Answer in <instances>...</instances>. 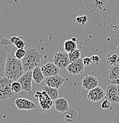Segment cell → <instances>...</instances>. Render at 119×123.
Masks as SVG:
<instances>
[{
  "mask_svg": "<svg viewBox=\"0 0 119 123\" xmlns=\"http://www.w3.org/2000/svg\"><path fill=\"white\" fill-rule=\"evenodd\" d=\"M110 84H114V85H119V79H116V80H113V81L110 82Z\"/></svg>",
  "mask_w": 119,
  "mask_h": 123,
  "instance_id": "d6a6232c",
  "label": "cell"
},
{
  "mask_svg": "<svg viewBox=\"0 0 119 123\" xmlns=\"http://www.w3.org/2000/svg\"><path fill=\"white\" fill-rule=\"evenodd\" d=\"M34 97L39 99V105L42 110H48L53 105V100L45 91H36Z\"/></svg>",
  "mask_w": 119,
  "mask_h": 123,
  "instance_id": "8992f818",
  "label": "cell"
},
{
  "mask_svg": "<svg viewBox=\"0 0 119 123\" xmlns=\"http://www.w3.org/2000/svg\"><path fill=\"white\" fill-rule=\"evenodd\" d=\"M65 112L66 113L64 115V118L67 123L74 122L78 117V112L75 109L69 110Z\"/></svg>",
  "mask_w": 119,
  "mask_h": 123,
  "instance_id": "d6986e66",
  "label": "cell"
},
{
  "mask_svg": "<svg viewBox=\"0 0 119 123\" xmlns=\"http://www.w3.org/2000/svg\"><path fill=\"white\" fill-rule=\"evenodd\" d=\"M41 69L44 76L45 78H48L59 75L60 69L53 63H47L41 67Z\"/></svg>",
  "mask_w": 119,
  "mask_h": 123,
  "instance_id": "4fadbf2b",
  "label": "cell"
},
{
  "mask_svg": "<svg viewBox=\"0 0 119 123\" xmlns=\"http://www.w3.org/2000/svg\"><path fill=\"white\" fill-rule=\"evenodd\" d=\"M32 75H33V80L37 84H40L45 79V77L43 75L42 69L40 66L35 68L32 70Z\"/></svg>",
  "mask_w": 119,
  "mask_h": 123,
  "instance_id": "e0dca14e",
  "label": "cell"
},
{
  "mask_svg": "<svg viewBox=\"0 0 119 123\" xmlns=\"http://www.w3.org/2000/svg\"><path fill=\"white\" fill-rule=\"evenodd\" d=\"M117 89H118V92L119 95V85H117Z\"/></svg>",
  "mask_w": 119,
  "mask_h": 123,
  "instance_id": "e575fe53",
  "label": "cell"
},
{
  "mask_svg": "<svg viewBox=\"0 0 119 123\" xmlns=\"http://www.w3.org/2000/svg\"><path fill=\"white\" fill-rule=\"evenodd\" d=\"M25 55V50L24 49H18L14 53L15 57L17 59L20 60V61H21L24 58Z\"/></svg>",
  "mask_w": 119,
  "mask_h": 123,
  "instance_id": "484cf974",
  "label": "cell"
},
{
  "mask_svg": "<svg viewBox=\"0 0 119 123\" xmlns=\"http://www.w3.org/2000/svg\"><path fill=\"white\" fill-rule=\"evenodd\" d=\"M114 123H119V112L116 114L114 119Z\"/></svg>",
  "mask_w": 119,
  "mask_h": 123,
  "instance_id": "4dcf8cb0",
  "label": "cell"
},
{
  "mask_svg": "<svg viewBox=\"0 0 119 123\" xmlns=\"http://www.w3.org/2000/svg\"><path fill=\"white\" fill-rule=\"evenodd\" d=\"M12 82L6 77L0 79V100L7 101L12 98L14 93L11 90Z\"/></svg>",
  "mask_w": 119,
  "mask_h": 123,
  "instance_id": "3957f363",
  "label": "cell"
},
{
  "mask_svg": "<svg viewBox=\"0 0 119 123\" xmlns=\"http://www.w3.org/2000/svg\"><path fill=\"white\" fill-rule=\"evenodd\" d=\"M111 102L108 99H106L104 101L102 102L101 107L103 109V110H108V109L111 108Z\"/></svg>",
  "mask_w": 119,
  "mask_h": 123,
  "instance_id": "83f0119b",
  "label": "cell"
},
{
  "mask_svg": "<svg viewBox=\"0 0 119 123\" xmlns=\"http://www.w3.org/2000/svg\"><path fill=\"white\" fill-rule=\"evenodd\" d=\"M84 6L92 12L106 11L108 0H83Z\"/></svg>",
  "mask_w": 119,
  "mask_h": 123,
  "instance_id": "277c9868",
  "label": "cell"
},
{
  "mask_svg": "<svg viewBox=\"0 0 119 123\" xmlns=\"http://www.w3.org/2000/svg\"><path fill=\"white\" fill-rule=\"evenodd\" d=\"M32 70L25 72L18 80V82L21 84L22 90L29 93L32 92V81H33Z\"/></svg>",
  "mask_w": 119,
  "mask_h": 123,
  "instance_id": "52a82bcc",
  "label": "cell"
},
{
  "mask_svg": "<svg viewBox=\"0 0 119 123\" xmlns=\"http://www.w3.org/2000/svg\"><path fill=\"white\" fill-rule=\"evenodd\" d=\"M119 78V63L111 66L109 70V81L111 82Z\"/></svg>",
  "mask_w": 119,
  "mask_h": 123,
  "instance_id": "ffe728a7",
  "label": "cell"
},
{
  "mask_svg": "<svg viewBox=\"0 0 119 123\" xmlns=\"http://www.w3.org/2000/svg\"><path fill=\"white\" fill-rule=\"evenodd\" d=\"M65 51L68 53L74 52L77 49V44L76 42H74L72 40H68L65 42L63 44Z\"/></svg>",
  "mask_w": 119,
  "mask_h": 123,
  "instance_id": "44dd1931",
  "label": "cell"
},
{
  "mask_svg": "<svg viewBox=\"0 0 119 123\" xmlns=\"http://www.w3.org/2000/svg\"><path fill=\"white\" fill-rule=\"evenodd\" d=\"M99 82L95 76L92 75H86L82 80V88L85 90L90 91L98 86Z\"/></svg>",
  "mask_w": 119,
  "mask_h": 123,
  "instance_id": "8fae6325",
  "label": "cell"
},
{
  "mask_svg": "<svg viewBox=\"0 0 119 123\" xmlns=\"http://www.w3.org/2000/svg\"><path fill=\"white\" fill-rule=\"evenodd\" d=\"M106 99H108L111 103H119V95L117 85L110 84L106 89Z\"/></svg>",
  "mask_w": 119,
  "mask_h": 123,
  "instance_id": "9c48e42d",
  "label": "cell"
},
{
  "mask_svg": "<svg viewBox=\"0 0 119 123\" xmlns=\"http://www.w3.org/2000/svg\"><path fill=\"white\" fill-rule=\"evenodd\" d=\"M118 105H119V102L118 103Z\"/></svg>",
  "mask_w": 119,
  "mask_h": 123,
  "instance_id": "d590c367",
  "label": "cell"
},
{
  "mask_svg": "<svg viewBox=\"0 0 119 123\" xmlns=\"http://www.w3.org/2000/svg\"><path fill=\"white\" fill-rule=\"evenodd\" d=\"M44 81L48 86L59 89L63 84L65 79L61 75H57L55 76L45 78Z\"/></svg>",
  "mask_w": 119,
  "mask_h": 123,
  "instance_id": "7c38bea8",
  "label": "cell"
},
{
  "mask_svg": "<svg viewBox=\"0 0 119 123\" xmlns=\"http://www.w3.org/2000/svg\"><path fill=\"white\" fill-rule=\"evenodd\" d=\"M11 88V90L14 93H19L21 91H22V87H21V84L18 81H15L12 82Z\"/></svg>",
  "mask_w": 119,
  "mask_h": 123,
  "instance_id": "d4e9b609",
  "label": "cell"
},
{
  "mask_svg": "<svg viewBox=\"0 0 119 123\" xmlns=\"http://www.w3.org/2000/svg\"><path fill=\"white\" fill-rule=\"evenodd\" d=\"M53 63L61 69H66L71 63L68 53L64 52H56L53 56Z\"/></svg>",
  "mask_w": 119,
  "mask_h": 123,
  "instance_id": "5b68a950",
  "label": "cell"
},
{
  "mask_svg": "<svg viewBox=\"0 0 119 123\" xmlns=\"http://www.w3.org/2000/svg\"><path fill=\"white\" fill-rule=\"evenodd\" d=\"M12 44L11 42L10 39H7V38H2L1 40H0V45L4 46H8L11 45Z\"/></svg>",
  "mask_w": 119,
  "mask_h": 123,
  "instance_id": "f1b7e54d",
  "label": "cell"
},
{
  "mask_svg": "<svg viewBox=\"0 0 119 123\" xmlns=\"http://www.w3.org/2000/svg\"><path fill=\"white\" fill-rule=\"evenodd\" d=\"M106 97V92L101 87L97 86L91 90L89 91L88 93V99L93 102H99Z\"/></svg>",
  "mask_w": 119,
  "mask_h": 123,
  "instance_id": "30bf717a",
  "label": "cell"
},
{
  "mask_svg": "<svg viewBox=\"0 0 119 123\" xmlns=\"http://www.w3.org/2000/svg\"><path fill=\"white\" fill-rule=\"evenodd\" d=\"M21 37H11L10 38L12 44H13L17 49H24L25 44V42L21 39Z\"/></svg>",
  "mask_w": 119,
  "mask_h": 123,
  "instance_id": "7402d4cb",
  "label": "cell"
},
{
  "mask_svg": "<svg viewBox=\"0 0 119 123\" xmlns=\"http://www.w3.org/2000/svg\"><path fill=\"white\" fill-rule=\"evenodd\" d=\"M69 58L70 62L71 63L74 62L81 58V50L79 49L75 50L74 52H71V53H68Z\"/></svg>",
  "mask_w": 119,
  "mask_h": 123,
  "instance_id": "cb8c5ba5",
  "label": "cell"
},
{
  "mask_svg": "<svg viewBox=\"0 0 119 123\" xmlns=\"http://www.w3.org/2000/svg\"><path fill=\"white\" fill-rule=\"evenodd\" d=\"M14 104L18 109L20 110H32L36 108V105L30 100L25 98H17Z\"/></svg>",
  "mask_w": 119,
  "mask_h": 123,
  "instance_id": "5bb4252c",
  "label": "cell"
},
{
  "mask_svg": "<svg viewBox=\"0 0 119 123\" xmlns=\"http://www.w3.org/2000/svg\"><path fill=\"white\" fill-rule=\"evenodd\" d=\"M72 40L73 41H74V42H76V38H75V37H73V38H72Z\"/></svg>",
  "mask_w": 119,
  "mask_h": 123,
  "instance_id": "836d02e7",
  "label": "cell"
},
{
  "mask_svg": "<svg viewBox=\"0 0 119 123\" xmlns=\"http://www.w3.org/2000/svg\"><path fill=\"white\" fill-rule=\"evenodd\" d=\"M66 69L71 75H76L84 74L85 66L83 63L82 59L80 58L78 61L71 63Z\"/></svg>",
  "mask_w": 119,
  "mask_h": 123,
  "instance_id": "ba28073f",
  "label": "cell"
},
{
  "mask_svg": "<svg viewBox=\"0 0 119 123\" xmlns=\"http://www.w3.org/2000/svg\"><path fill=\"white\" fill-rule=\"evenodd\" d=\"M42 90L43 91H45L48 93V95L50 97L52 100H56L58 98L59 96V91L58 89L56 88H51V87H49L47 85L43 86L42 88Z\"/></svg>",
  "mask_w": 119,
  "mask_h": 123,
  "instance_id": "ac0fdd59",
  "label": "cell"
},
{
  "mask_svg": "<svg viewBox=\"0 0 119 123\" xmlns=\"http://www.w3.org/2000/svg\"><path fill=\"white\" fill-rule=\"evenodd\" d=\"M24 72L33 70L39 66L42 62V56L35 48L25 50V55L21 60Z\"/></svg>",
  "mask_w": 119,
  "mask_h": 123,
  "instance_id": "7a4b0ae2",
  "label": "cell"
},
{
  "mask_svg": "<svg viewBox=\"0 0 119 123\" xmlns=\"http://www.w3.org/2000/svg\"><path fill=\"white\" fill-rule=\"evenodd\" d=\"M83 63L85 66H89L91 64V61L90 57H85L82 59Z\"/></svg>",
  "mask_w": 119,
  "mask_h": 123,
  "instance_id": "f546056e",
  "label": "cell"
},
{
  "mask_svg": "<svg viewBox=\"0 0 119 123\" xmlns=\"http://www.w3.org/2000/svg\"><path fill=\"white\" fill-rule=\"evenodd\" d=\"M24 73L21 61L17 59L14 54L12 53L7 55L5 67V77L13 82L18 81Z\"/></svg>",
  "mask_w": 119,
  "mask_h": 123,
  "instance_id": "6da1fadb",
  "label": "cell"
},
{
  "mask_svg": "<svg viewBox=\"0 0 119 123\" xmlns=\"http://www.w3.org/2000/svg\"><path fill=\"white\" fill-rule=\"evenodd\" d=\"M82 24L84 25L87 23V22L88 21V17L86 15H84V16H82Z\"/></svg>",
  "mask_w": 119,
  "mask_h": 123,
  "instance_id": "1f68e13d",
  "label": "cell"
},
{
  "mask_svg": "<svg viewBox=\"0 0 119 123\" xmlns=\"http://www.w3.org/2000/svg\"><path fill=\"white\" fill-rule=\"evenodd\" d=\"M106 61L107 63L111 66H114L119 63V56L116 53H110L107 55Z\"/></svg>",
  "mask_w": 119,
  "mask_h": 123,
  "instance_id": "603a6c76",
  "label": "cell"
},
{
  "mask_svg": "<svg viewBox=\"0 0 119 123\" xmlns=\"http://www.w3.org/2000/svg\"><path fill=\"white\" fill-rule=\"evenodd\" d=\"M91 58V64L93 65H98L101 62V59L97 55H93Z\"/></svg>",
  "mask_w": 119,
  "mask_h": 123,
  "instance_id": "4316f807",
  "label": "cell"
},
{
  "mask_svg": "<svg viewBox=\"0 0 119 123\" xmlns=\"http://www.w3.org/2000/svg\"><path fill=\"white\" fill-rule=\"evenodd\" d=\"M55 107L57 112L65 113L69 110L68 102L64 98H57L55 101Z\"/></svg>",
  "mask_w": 119,
  "mask_h": 123,
  "instance_id": "9a60e30c",
  "label": "cell"
},
{
  "mask_svg": "<svg viewBox=\"0 0 119 123\" xmlns=\"http://www.w3.org/2000/svg\"><path fill=\"white\" fill-rule=\"evenodd\" d=\"M7 55L6 51L0 49V79L5 76V67Z\"/></svg>",
  "mask_w": 119,
  "mask_h": 123,
  "instance_id": "2e32d148",
  "label": "cell"
}]
</instances>
